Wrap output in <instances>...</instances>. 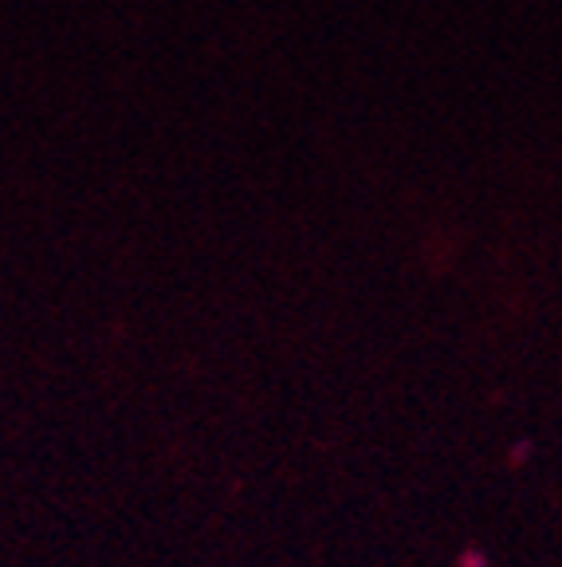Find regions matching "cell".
Listing matches in <instances>:
<instances>
[]
</instances>
